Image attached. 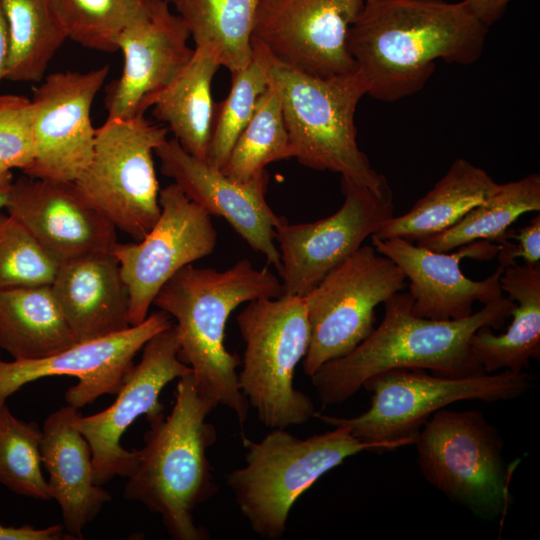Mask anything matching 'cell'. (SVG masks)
Segmentation results:
<instances>
[{
    "instance_id": "obj_1",
    "label": "cell",
    "mask_w": 540,
    "mask_h": 540,
    "mask_svg": "<svg viewBox=\"0 0 540 540\" xmlns=\"http://www.w3.org/2000/svg\"><path fill=\"white\" fill-rule=\"evenodd\" d=\"M487 31L462 1L378 0L365 2L348 49L367 94L394 102L423 89L437 60L476 62Z\"/></svg>"
},
{
    "instance_id": "obj_2",
    "label": "cell",
    "mask_w": 540,
    "mask_h": 540,
    "mask_svg": "<svg viewBox=\"0 0 540 540\" xmlns=\"http://www.w3.org/2000/svg\"><path fill=\"white\" fill-rule=\"evenodd\" d=\"M412 302L409 292L393 294L383 303L379 326L349 354L311 376L324 406L348 400L367 379L388 370L430 369L450 377L485 373L473 359L471 337L482 326L500 329L516 305L502 295L466 318L440 321L414 315Z\"/></svg>"
},
{
    "instance_id": "obj_3",
    "label": "cell",
    "mask_w": 540,
    "mask_h": 540,
    "mask_svg": "<svg viewBox=\"0 0 540 540\" xmlns=\"http://www.w3.org/2000/svg\"><path fill=\"white\" fill-rule=\"evenodd\" d=\"M283 294L282 283L267 268L256 269L249 259L218 271L189 264L159 290L153 305L176 320L179 359L192 369L199 392L232 410L240 426L249 403L240 390L239 356L225 347V327L239 305Z\"/></svg>"
},
{
    "instance_id": "obj_4",
    "label": "cell",
    "mask_w": 540,
    "mask_h": 540,
    "mask_svg": "<svg viewBox=\"0 0 540 540\" xmlns=\"http://www.w3.org/2000/svg\"><path fill=\"white\" fill-rule=\"evenodd\" d=\"M218 403L202 395L191 373L180 378L169 415L149 423L123 496L161 516L171 538L207 540L194 512L217 492L208 449L217 432L206 419Z\"/></svg>"
},
{
    "instance_id": "obj_5",
    "label": "cell",
    "mask_w": 540,
    "mask_h": 540,
    "mask_svg": "<svg viewBox=\"0 0 540 540\" xmlns=\"http://www.w3.org/2000/svg\"><path fill=\"white\" fill-rule=\"evenodd\" d=\"M271 78L281 95L293 158L311 169L339 173L379 196H393L386 177L357 144L355 111L368 92L359 71L317 77L272 57Z\"/></svg>"
},
{
    "instance_id": "obj_6",
    "label": "cell",
    "mask_w": 540,
    "mask_h": 540,
    "mask_svg": "<svg viewBox=\"0 0 540 540\" xmlns=\"http://www.w3.org/2000/svg\"><path fill=\"white\" fill-rule=\"evenodd\" d=\"M243 444L246 465L225 479L253 532L267 540L283 537L292 506L322 475L357 453L391 450L344 426L305 439L275 428L258 442L243 437Z\"/></svg>"
},
{
    "instance_id": "obj_7",
    "label": "cell",
    "mask_w": 540,
    "mask_h": 540,
    "mask_svg": "<svg viewBox=\"0 0 540 540\" xmlns=\"http://www.w3.org/2000/svg\"><path fill=\"white\" fill-rule=\"evenodd\" d=\"M245 342L239 387L267 428L302 425L315 415L312 400L294 387L311 337L303 297L282 294L248 302L237 316Z\"/></svg>"
},
{
    "instance_id": "obj_8",
    "label": "cell",
    "mask_w": 540,
    "mask_h": 540,
    "mask_svg": "<svg viewBox=\"0 0 540 540\" xmlns=\"http://www.w3.org/2000/svg\"><path fill=\"white\" fill-rule=\"evenodd\" d=\"M533 377L527 372L502 370L466 377L432 376L423 369H393L367 379L372 392L370 408L352 418L315 413L332 426H344L355 437L392 449L414 444L419 428L447 405L478 399L485 402L511 400L525 394Z\"/></svg>"
},
{
    "instance_id": "obj_9",
    "label": "cell",
    "mask_w": 540,
    "mask_h": 540,
    "mask_svg": "<svg viewBox=\"0 0 540 540\" xmlns=\"http://www.w3.org/2000/svg\"><path fill=\"white\" fill-rule=\"evenodd\" d=\"M167 133L144 115L106 119L96 129L89 165L74 181L80 196L134 242L161 213L153 154Z\"/></svg>"
},
{
    "instance_id": "obj_10",
    "label": "cell",
    "mask_w": 540,
    "mask_h": 540,
    "mask_svg": "<svg viewBox=\"0 0 540 540\" xmlns=\"http://www.w3.org/2000/svg\"><path fill=\"white\" fill-rule=\"evenodd\" d=\"M414 444L427 481L454 502L484 517L503 514L510 501L503 440L479 411L440 409Z\"/></svg>"
},
{
    "instance_id": "obj_11",
    "label": "cell",
    "mask_w": 540,
    "mask_h": 540,
    "mask_svg": "<svg viewBox=\"0 0 540 540\" xmlns=\"http://www.w3.org/2000/svg\"><path fill=\"white\" fill-rule=\"evenodd\" d=\"M405 283L402 270L373 245H362L327 273L303 296L311 329L303 359L306 375L364 341L374 330L376 307Z\"/></svg>"
},
{
    "instance_id": "obj_12",
    "label": "cell",
    "mask_w": 540,
    "mask_h": 540,
    "mask_svg": "<svg viewBox=\"0 0 540 540\" xmlns=\"http://www.w3.org/2000/svg\"><path fill=\"white\" fill-rule=\"evenodd\" d=\"M180 344L175 323L150 338L142 348L141 360L127 372L116 400L106 409L77 418L76 428L92 452L93 477L104 485L114 477H129L135 470L137 451L120 444L124 432L141 415L152 423L164 416L159 396L164 387L192 369L179 357Z\"/></svg>"
},
{
    "instance_id": "obj_13",
    "label": "cell",
    "mask_w": 540,
    "mask_h": 540,
    "mask_svg": "<svg viewBox=\"0 0 540 540\" xmlns=\"http://www.w3.org/2000/svg\"><path fill=\"white\" fill-rule=\"evenodd\" d=\"M161 213L138 242L116 243L117 259L129 295V323H142L162 286L180 269L209 256L217 245L211 215L175 184L159 192Z\"/></svg>"
},
{
    "instance_id": "obj_14",
    "label": "cell",
    "mask_w": 540,
    "mask_h": 540,
    "mask_svg": "<svg viewBox=\"0 0 540 540\" xmlns=\"http://www.w3.org/2000/svg\"><path fill=\"white\" fill-rule=\"evenodd\" d=\"M342 206L332 215L277 229L283 294L303 297L332 269L355 253L394 216L393 196L382 197L341 178Z\"/></svg>"
},
{
    "instance_id": "obj_15",
    "label": "cell",
    "mask_w": 540,
    "mask_h": 540,
    "mask_svg": "<svg viewBox=\"0 0 540 540\" xmlns=\"http://www.w3.org/2000/svg\"><path fill=\"white\" fill-rule=\"evenodd\" d=\"M365 0H259L252 41L278 62L331 77L356 71L348 34Z\"/></svg>"
},
{
    "instance_id": "obj_16",
    "label": "cell",
    "mask_w": 540,
    "mask_h": 540,
    "mask_svg": "<svg viewBox=\"0 0 540 540\" xmlns=\"http://www.w3.org/2000/svg\"><path fill=\"white\" fill-rule=\"evenodd\" d=\"M109 73L104 65L87 72H56L34 90L35 159L26 176L74 182L89 165L96 129L94 99Z\"/></svg>"
},
{
    "instance_id": "obj_17",
    "label": "cell",
    "mask_w": 540,
    "mask_h": 540,
    "mask_svg": "<svg viewBox=\"0 0 540 540\" xmlns=\"http://www.w3.org/2000/svg\"><path fill=\"white\" fill-rule=\"evenodd\" d=\"M171 324L170 316L160 310L124 331L78 342L44 358L0 359V406L24 385L50 376L78 378V383L65 393L66 403L78 409L100 396L116 395L137 353L150 338Z\"/></svg>"
},
{
    "instance_id": "obj_18",
    "label": "cell",
    "mask_w": 540,
    "mask_h": 540,
    "mask_svg": "<svg viewBox=\"0 0 540 540\" xmlns=\"http://www.w3.org/2000/svg\"><path fill=\"white\" fill-rule=\"evenodd\" d=\"M373 247L390 258L409 280L414 315L432 320H459L473 313V304L484 305L500 298V277L504 267L483 280L466 277L462 259L491 261L496 258L499 244L478 240L457 248L453 253L437 252L401 238L380 239L371 236Z\"/></svg>"
},
{
    "instance_id": "obj_19",
    "label": "cell",
    "mask_w": 540,
    "mask_h": 540,
    "mask_svg": "<svg viewBox=\"0 0 540 540\" xmlns=\"http://www.w3.org/2000/svg\"><path fill=\"white\" fill-rule=\"evenodd\" d=\"M154 153L161 172L173 179L191 201L210 215L223 217L253 250L279 270L275 234L286 219L277 216L265 199L267 170L248 182L233 180L189 154L175 138L166 139Z\"/></svg>"
},
{
    "instance_id": "obj_20",
    "label": "cell",
    "mask_w": 540,
    "mask_h": 540,
    "mask_svg": "<svg viewBox=\"0 0 540 540\" xmlns=\"http://www.w3.org/2000/svg\"><path fill=\"white\" fill-rule=\"evenodd\" d=\"M190 33L166 0L127 26L117 39L124 64L106 98L107 119L144 115L191 59Z\"/></svg>"
},
{
    "instance_id": "obj_21",
    "label": "cell",
    "mask_w": 540,
    "mask_h": 540,
    "mask_svg": "<svg viewBox=\"0 0 540 540\" xmlns=\"http://www.w3.org/2000/svg\"><path fill=\"white\" fill-rule=\"evenodd\" d=\"M4 208L59 263L111 251L116 228L78 193L74 182L23 176L13 181Z\"/></svg>"
},
{
    "instance_id": "obj_22",
    "label": "cell",
    "mask_w": 540,
    "mask_h": 540,
    "mask_svg": "<svg viewBox=\"0 0 540 540\" xmlns=\"http://www.w3.org/2000/svg\"><path fill=\"white\" fill-rule=\"evenodd\" d=\"M80 415L68 404L51 413L44 421L40 446L52 499L74 540L83 538L85 527L111 500V494L94 481L90 445L75 426Z\"/></svg>"
},
{
    "instance_id": "obj_23",
    "label": "cell",
    "mask_w": 540,
    "mask_h": 540,
    "mask_svg": "<svg viewBox=\"0 0 540 540\" xmlns=\"http://www.w3.org/2000/svg\"><path fill=\"white\" fill-rule=\"evenodd\" d=\"M50 286L77 342L131 327L128 290L111 251L59 264Z\"/></svg>"
},
{
    "instance_id": "obj_24",
    "label": "cell",
    "mask_w": 540,
    "mask_h": 540,
    "mask_svg": "<svg viewBox=\"0 0 540 540\" xmlns=\"http://www.w3.org/2000/svg\"><path fill=\"white\" fill-rule=\"evenodd\" d=\"M500 288L516 304L512 323L501 335L482 326L470 340L473 359L488 374L520 372L531 359L540 358V264L516 263L504 268Z\"/></svg>"
},
{
    "instance_id": "obj_25",
    "label": "cell",
    "mask_w": 540,
    "mask_h": 540,
    "mask_svg": "<svg viewBox=\"0 0 540 540\" xmlns=\"http://www.w3.org/2000/svg\"><path fill=\"white\" fill-rule=\"evenodd\" d=\"M497 185L485 170L458 158L408 212L394 215L373 235L380 239L401 238L416 242L438 234L483 202Z\"/></svg>"
},
{
    "instance_id": "obj_26",
    "label": "cell",
    "mask_w": 540,
    "mask_h": 540,
    "mask_svg": "<svg viewBox=\"0 0 540 540\" xmlns=\"http://www.w3.org/2000/svg\"><path fill=\"white\" fill-rule=\"evenodd\" d=\"M76 343L50 285L0 290V348L13 360L44 358Z\"/></svg>"
},
{
    "instance_id": "obj_27",
    "label": "cell",
    "mask_w": 540,
    "mask_h": 540,
    "mask_svg": "<svg viewBox=\"0 0 540 540\" xmlns=\"http://www.w3.org/2000/svg\"><path fill=\"white\" fill-rule=\"evenodd\" d=\"M219 67L208 49L195 47L191 59L152 106L155 118L168 125L181 147L204 161L215 111L212 81Z\"/></svg>"
},
{
    "instance_id": "obj_28",
    "label": "cell",
    "mask_w": 540,
    "mask_h": 540,
    "mask_svg": "<svg viewBox=\"0 0 540 540\" xmlns=\"http://www.w3.org/2000/svg\"><path fill=\"white\" fill-rule=\"evenodd\" d=\"M259 0H177L173 5L195 47L208 49L232 74L252 58V30Z\"/></svg>"
},
{
    "instance_id": "obj_29",
    "label": "cell",
    "mask_w": 540,
    "mask_h": 540,
    "mask_svg": "<svg viewBox=\"0 0 540 540\" xmlns=\"http://www.w3.org/2000/svg\"><path fill=\"white\" fill-rule=\"evenodd\" d=\"M9 33L5 79L39 82L68 39L52 0H1Z\"/></svg>"
},
{
    "instance_id": "obj_30",
    "label": "cell",
    "mask_w": 540,
    "mask_h": 540,
    "mask_svg": "<svg viewBox=\"0 0 540 540\" xmlns=\"http://www.w3.org/2000/svg\"><path fill=\"white\" fill-rule=\"evenodd\" d=\"M540 210V175L498 184L480 204L469 210L448 229L416 241L417 245L437 252H448L475 242L497 240L512 223L527 212Z\"/></svg>"
},
{
    "instance_id": "obj_31",
    "label": "cell",
    "mask_w": 540,
    "mask_h": 540,
    "mask_svg": "<svg viewBox=\"0 0 540 540\" xmlns=\"http://www.w3.org/2000/svg\"><path fill=\"white\" fill-rule=\"evenodd\" d=\"M290 158H293V153L281 95L271 78L221 171L233 180L248 182L263 173L268 164Z\"/></svg>"
},
{
    "instance_id": "obj_32",
    "label": "cell",
    "mask_w": 540,
    "mask_h": 540,
    "mask_svg": "<svg viewBox=\"0 0 540 540\" xmlns=\"http://www.w3.org/2000/svg\"><path fill=\"white\" fill-rule=\"evenodd\" d=\"M270 53L252 41L249 64L231 75V89L227 97L215 104L212 134L206 162L221 170L241 131L251 119L260 96L271 82Z\"/></svg>"
},
{
    "instance_id": "obj_33",
    "label": "cell",
    "mask_w": 540,
    "mask_h": 540,
    "mask_svg": "<svg viewBox=\"0 0 540 540\" xmlns=\"http://www.w3.org/2000/svg\"><path fill=\"white\" fill-rule=\"evenodd\" d=\"M156 0H52L68 39L103 52L117 51L120 33Z\"/></svg>"
},
{
    "instance_id": "obj_34",
    "label": "cell",
    "mask_w": 540,
    "mask_h": 540,
    "mask_svg": "<svg viewBox=\"0 0 540 540\" xmlns=\"http://www.w3.org/2000/svg\"><path fill=\"white\" fill-rule=\"evenodd\" d=\"M42 429L18 419L6 404L0 406V484L18 495L52 499L42 472Z\"/></svg>"
},
{
    "instance_id": "obj_35",
    "label": "cell",
    "mask_w": 540,
    "mask_h": 540,
    "mask_svg": "<svg viewBox=\"0 0 540 540\" xmlns=\"http://www.w3.org/2000/svg\"><path fill=\"white\" fill-rule=\"evenodd\" d=\"M58 267L20 222L0 211V290L50 285Z\"/></svg>"
},
{
    "instance_id": "obj_36",
    "label": "cell",
    "mask_w": 540,
    "mask_h": 540,
    "mask_svg": "<svg viewBox=\"0 0 540 540\" xmlns=\"http://www.w3.org/2000/svg\"><path fill=\"white\" fill-rule=\"evenodd\" d=\"M34 159L32 100L21 95H0V161L11 169L25 171Z\"/></svg>"
},
{
    "instance_id": "obj_37",
    "label": "cell",
    "mask_w": 540,
    "mask_h": 540,
    "mask_svg": "<svg viewBox=\"0 0 540 540\" xmlns=\"http://www.w3.org/2000/svg\"><path fill=\"white\" fill-rule=\"evenodd\" d=\"M496 243L500 246L496 258L504 268L516 264L518 258L525 264H540V215L519 229L509 228Z\"/></svg>"
},
{
    "instance_id": "obj_38",
    "label": "cell",
    "mask_w": 540,
    "mask_h": 540,
    "mask_svg": "<svg viewBox=\"0 0 540 540\" xmlns=\"http://www.w3.org/2000/svg\"><path fill=\"white\" fill-rule=\"evenodd\" d=\"M74 540L63 525L35 528L30 525L20 527L0 525V540Z\"/></svg>"
},
{
    "instance_id": "obj_39",
    "label": "cell",
    "mask_w": 540,
    "mask_h": 540,
    "mask_svg": "<svg viewBox=\"0 0 540 540\" xmlns=\"http://www.w3.org/2000/svg\"><path fill=\"white\" fill-rule=\"evenodd\" d=\"M511 0H463L468 10L489 28L505 12Z\"/></svg>"
},
{
    "instance_id": "obj_40",
    "label": "cell",
    "mask_w": 540,
    "mask_h": 540,
    "mask_svg": "<svg viewBox=\"0 0 540 540\" xmlns=\"http://www.w3.org/2000/svg\"><path fill=\"white\" fill-rule=\"evenodd\" d=\"M9 58V33L6 17L0 0V82L5 79Z\"/></svg>"
},
{
    "instance_id": "obj_41",
    "label": "cell",
    "mask_w": 540,
    "mask_h": 540,
    "mask_svg": "<svg viewBox=\"0 0 540 540\" xmlns=\"http://www.w3.org/2000/svg\"><path fill=\"white\" fill-rule=\"evenodd\" d=\"M11 168L0 161V192H8L13 183Z\"/></svg>"
},
{
    "instance_id": "obj_42",
    "label": "cell",
    "mask_w": 540,
    "mask_h": 540,
    "mask_svg": "<svg viewBox=\"0 0 540 540\" xmlns=\"http://www.w3.org/2000/svg\"><path fill=\"white\" fill-rule=\"evenodd\" d=\"M8 192H0V209L5 206Z\"/></svg>"
},
{
    "instance_id": "obj_43",
    "label": "cell",
    "mask_w": 540,
    "mask_h": 540,
    "mask_svg": "<svg viewBox=\"0 0 540 540\" xmlns=\"http://www.w3.org/2000/svg\"><path fill=\"white\" fill-rule=\"evenodd\" d=\"M169 4H174L177 0H166Z\"/></svg>"
},
{
    "instance_id": "obj_44",
    "label": "cell",
    "mask_w": 540,
    "mask_h": 540,
    "mask_svg": "<svg viewBox=\"0 0 540 540\" xmlns=\"http://www.w3.org/2000/svg\"><path fill=\"white\" fill-rule=\"evenodd\" d=\"M374 1H378V0H365V2H374Z\"/></svg>"
}]
</instances>
